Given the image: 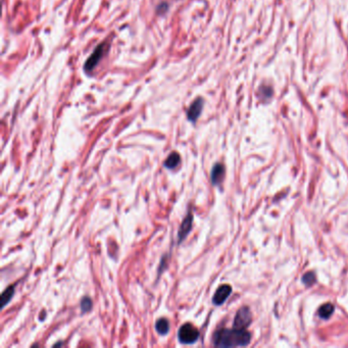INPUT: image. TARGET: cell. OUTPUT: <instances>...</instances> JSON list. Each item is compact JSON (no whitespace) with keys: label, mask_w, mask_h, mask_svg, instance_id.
<instances>
[{"label":"cell","mask_w":348,"mask_h":348,"mask_svg":"<svg viewBox=\"0 0 348 348\" xmlns=\"http://www.w3.org/2000/svg\"><path fill=\"white\" fill-rule=\"evenodd\" d=\"M251 335L245 329H221L213 336V343L217 347H238L249 344Z\"/></svg>","instance_id":"1"},{"label":"cell","mask_w":348,"mask_h":348,"mask_svg":"<svg viewBox=\"0 0 348 348\" xmlns=\"http://www.w3.org/2000/svg\"><path fill=\"white\" fill-rule=\"evenodd\" d=\"M109 49V44L107 42H103L99 44L93 51V54L88 57L84 64V72L87 74L92 73L93 70L96 68L98 62L101 60V58L105 56L107 51Z\"/></svg>","instance_id":"2"},{"label":"cell","mask_w":348,"mask_h":348,"mask_svg":"<svg viewBox=\"0 0 348 348\" xmlns=\"http://www.w3.org/2000/svg\"><path fill=\"white\" fill-rule=\"evenodd\" d=\"M199 338V331L191 323L184 324L178 332V339L182 344H193Z\"/></svg>","instance_id":"3"},{"label":"cell","mask_w":348,"mask_h":348,"mask_svg":"<svg viewBox=\"0 0 348 348\" xmlns=\"http://www.w3.org/2000/svg\"><path fill=\"white\" fill-rule=\"evenodd\" d=\"M251 313L250 309L248 307H242L236 314L235 320H234V328L236 329H245L249 326L251 323Z\"/></svg>","instance_id":"4"},{"label":"cell","mask_w":348,"mask_h":348,"mask_svg":"<svg viewBox=\"0 0 348 348\" xmlns=\"http://www.w3.org/2000/svg\"><path fill=\"white\" fill-rule=\"evenodd\" d=\"M203 105H204V101L201 97L196 98L191 103V106L187 110V119L191 123H195L198 120L203 109Z\"/></svg>","instance_id":"5"},{"label":"cell","mask_w":348,"mask_h":348,"mask_svg":"<svg viewBox=\"0 0 348 348\" xmlns=\"http://www.w3.org/2000/svg\"><path fill=\"white\" fill-rule=\"evenodd\" d=\"M192 224H193V214L191 213H189L185 218L184 221L182 222L181 226H180L179 232H178V243H182V241L189 235L190 231L192 230Z\"/></svg>","instance_id":"6"},{"label":"cell","mask_w":348,"mask_h":348,"mask_svg":"<svg viewBox=\"0 0 348 348\" xmlns=\"http://www.w3.org/2000/svg\"><path fill=\"white\" fill-rule=\"evenodd\" d=\"M232 293V288L230 285H222L218 287L213 297V302L215 305L223 304Z\"/></svg>","instance_id":"7"},{"label":"cell","mask_w":348,"mask_h":348,"mask_svg":"<svg viewBox=\"0 0 348 348\" xmlns=\"http://www.w3.org/2000/svg\"><path fill=\"white\" fill-rule=\"evenodd\" d=\"M225 177V167L222 163H215L212 170V183L214 186L220 185Z\"/></svg>","instance_id":"8"},{"label":"cell","mask_w":348,"mask_h":348,"mask_svg":"<svg viewBox=\"0 0 348 348\" xmlns=\"http://www.w3.org/2000/svg\"><path fill=\"white\" fill-rule=\"evenodd\" d=\"M180 161H181V158H180L179 156V153L174 151L172 152L169 157L166 158L163 165L166 167V169H170V170H173L175 169V167H177L180 163Z\"/></svg>","instance_id":"9"},{"label":"cell","mask_w":348,"mask_h":348,"mask_svg":"<svg viewBox=\"0 0 348 348\" xmlns=\"http://www.w3.org/2000/svg\"><path fill=\"white\" fill-rule=\"evenodd\" d=\"M156 329L160 335H166L170 331V323L165 318L158 320L156 324Z\"/></svg>","instance_id":"10"},{"label":"cell","mask_w":348,"mask_h":348,"mask_svg":"<svg viewBox=\"0 0 348 348\" xmlns=\"http://www.w3.org/2000/svg\"><path fill=\"white\" fill-rule=\"evenodd\" d=\"M333 313H334V305L331 303L323 304L320 307L319 312H318L320 318L325 319V320L329 319L333 315Z\"/></svg>","instance_id":"11"},{"label":"cell","mask_w":348,"mask_h":348,"mask_svg":"<svg viewBox=\"0 0 348 348\" xmlns=\"http://www.w3.org/2000/svg\"><path fill=\"white\" fill-rule=\"evenodd\" d=\"M15 294V286H10L8 288H6L3 293H2V296H1V299H2V304H1V307L4 308L5 305L10 301V299L12 298V296H14Z\"/></svg>","instance_id":"12"},{"label":"cell","mask_w":348,"mask_h":348,"mask_svg":"<svg viewBox=\"0 0 348 348\" xmlns=\"http://www.w3.org/2000/svg\"><path fill=\"white\" fill-rule=\"evenodd\" d=\"M91 308H92V300H91V298H89V297H87V296H85V297H83V299L81 300L82 313L86 314V313L91 311Z\"/></svg>","instance_id":"13"},{"label":"cell","mask_w":348,"mask_h":348,"mask_svg":"<svg viewBox=\"0 0 348 348\" xmlns=\"http://www.w3.org/2000/svg\"><path fill=\"white\" fill-rule=\"evenodd\" d=\"M315 281H316V275H315L313 272L306 273V274L302 277V282L304 283L305 285H307V286L313 285L314 283H315Z\"/></svg>","instance_id":"14"},{"label":"cell","mask_w":348,"mask_h":348,"mask_svg":"<svg viewBox=\"0 0 348 348\" xmlns=\"http://www.w3.org/2000/svg\"><path fill=\"white\" fill-rule=\"evenodd\" d=\"M259 93L260 95H263V98H270L273 95V90L268 86H262L259 89Z\"/></svg>","instance_id":"15"}]
</instances>
